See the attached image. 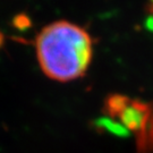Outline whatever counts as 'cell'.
Here are the masks:
<instances>
[{
    "mask_svg": "<svg viewBox=\"0 0 153 153\" xmlns=\"http://www.w3.org/2000/svg\"><path fill=\"white\" fill-rule=\"evenodd\" d=\"M35 49L42 71L58 82L84 76L93 58L91 35L68 21H56L42 28L35 40Z\"/></svg>",
    "mask_w": 153,
    "mask_h": 153,
    "instance_id": "1",
    "label": "cell"
},
{
    "mask_svg": "<svg viewBox=\"0 0 153 153\" xmlns=\"http://www.w3.org/2000/svg\"><path fill=\"white\" fill-rule=\"evenodd\" d=\"M146 28L149 31L153 32V15H150L146 19Z\"/></svg>",
    "mask_w": 153,
    "mask_h": 153,
    "instance_id": "2",
    "label": "cell"
},
{
    "mask_svg": "<svg viewBox=\"0 0 153 153\" xmlns=\"http://www.w3.org/2000/svg\"><path fill=\"white\" fill-rule=\"evenodd\" d=\"M150 2H149L148 7H146V10L149 11V14L150 15H153V0H149Z\"/></svg>",
    "mask_w": 153,
    "mask_h": 153,
    "instance_id": "3",
    "label": "cell"
}]
</instances>
